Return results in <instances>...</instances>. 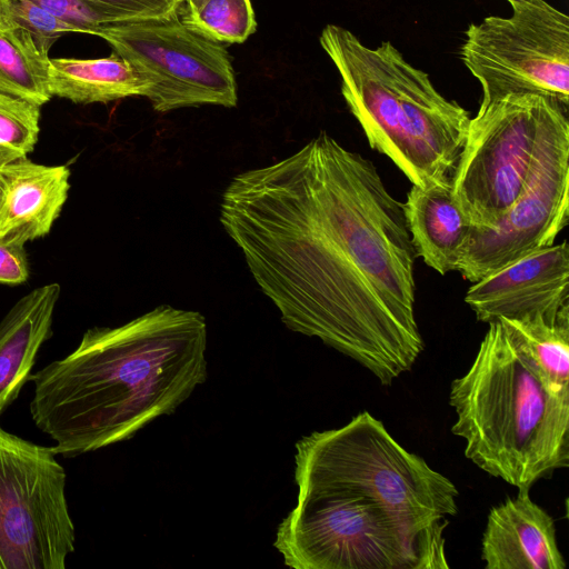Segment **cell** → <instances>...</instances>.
I'll return each mask as SVG.
<instances>
[{
  "label": "cell",
  "instance_id": "277c9868",
  "mask_svg": "<svg viewBox=\"0 0 569 569\" xmlns=\"http://www.w3.org/2000/svg\"><path fill=\"white\" fill-rule=\"evenodd\" d=\"M320 44L341 78V93L370 147L387 156L422 189L452 187L470 122L469 112L445 98L428 73L391 43L376 49L352 32L326 26Z\"/></svg>",
  "mask_w": 569,
  "mask_h": 569
},
{
  "label": "cell",
  "instance_id": "7a4b0ae2",
  "mask_svg": "<svg viewBox=\"0 0 569 569\" xmlns=\"http://www.w3.org/2000/svg\"><path fill=\"white\" fill-rule=\"evenodd\" d=\"M207 338L201 313L164 305L91 328L71 353L31 375L32 420L64 457L128 440L206 381Z\"/></svg>",
  "mask_w": 569,
  "mask_h": 569
},
{
  "label": "cell",
  "instance_id": "ffe728a7",
  "mask_svg": "<svg viewBox=\"0 0 569 569\" xmlns=\"http://www.w3.org/2000/svg\"><path fill=\"white\" fill-rule=\"evenodd\" d=\"M180 10L186 26L219 43H242L257 29L251 0H203Z\"/></svg>",
  "mask_w": 569,
  "mask_h": 569
},
{
  "label": "cell",
  "instance_id": "d4e9b609",
  "mask_svg": "<svg viewBox=\"0 0 569 569\" xmlns=\"http://www.w3.org/2000/svg\"><path fill=\"white\" fill-rule=\"evenodd\" d=\"M29 278L24 244L0 239V283L20 284Z\"/></svg>",
  "mask_w": 569,
  "mask_h": 569
},
{
  "label": "cell",
  "instance_id": "4fadbf2b",
  "mask_svg": "<svg viewBox=\"0 0 569 569\" xmlns=\"http://www.w3.org/2000/svg\"><path fill=\"white\" fill-rule=\"evenodd\" d=\"M486 569H565L552 517L519 490L491 508L481 539Z\"/></svg>",
  "mask_w": 569,
  "mask_h": 569
},
{
  "label": "cell",
  "instance_id": "603a6c76",
  "mask_svg": "<svg viewBox=\"0 0 569 569\" xmlns=\"http://www.w3.org/2000/svg\"><path fill=\"white\" fill-rule=\"evenodd\" d=\"M106 23L157 19L180 12L184 0H87Z\"/></svg>",
  "mask_w": 569,
  "mask_h": 569
},
{
  "label": "cell",
  "instance_id": "484cf974",
  "mask_svg": "<svg viewBox=\"0 0 569 569\" xmlns=\"http://www.w3.org/2000/svg\"><path fill=\"white\" fill-rule=\"evenodd\" d=\"M203 0H184L181 9L191 10L197 8Z\"/></svg>",
  "mask_w": 569,
  "mask_h": 569
},
{
  "label": "cell",
  "instance_id": "83f0119b",
  "mask_svg": "<svg viewBox=\"0 0 569 569\" xmlns=\"http://www.w3.org/2000/svg\"><path fill=\"white\" fill-rule=\"evenodd\" d=\"M507 1H508L509 3H512V2H515L516 0H507Z\"/></svg>",
  "mask_w": 569,
  "mask_h": 569
},
{
  "label": "cell",
  "instance_id": "8992f818",
  "mask_svg": "<svg viewBox=\"0 0 569 569\" xmlns=\"http://www.w3.org/2000/svg\"><path fill=\"white\" fill-rule=\"evenodd\" d=\"M448 523L426 527L357 496H305L279 523L273 546L296 569L448 568Z\"/></svg>",
  "mask_w": 569,
  "mask_h": 569
},
{
  "label": "cell",
  "instance_id": "9a60e30c",
  "mask_svg": "<svg viewBox=\"0 0 569 569\" xmlns=\"http://www.w3.org/2000/svg\"><path fill=\"white\" fill-rule=\"evenodd\" d=\"M60 291L58 283L36 288L0 321V417L30 380L38 352L52 335Z\"/></svg>",
  "mask_w": 569,
  "mask_h": 569
},
{
  "label": "cell",
  "instance_id": "2e32d148",
  "mask_svg": "<svg viewBox=\"0 0 569 569\" xmlns=\"http://www.w3.org/2000/svg\"><path fill=\"white\" fill-rule=\"evenodd\" d=\"M403 210L417 257L442 276L456 271L471 222L452 190L412 184Z\"/></svg>",
  "mask_w": 569,
  "mask_h": 569
},
{
  "label": "cell",
  "instance_id": "d6986e66",
  "mask_svg": "<svg viewBox=\"0 0 569 569\" xmlns=\"http://www.w3.org/2000/svg\"><path fill=\"white\" fill-rule=\"evenodd\" d=\"M553 390L569 393V313L556 321L542 315L498 319Z\"/></svg>",
  "mask_w": 569,
  "mask_h": 569
},
{
  "label": "cell",
  "instance_id": "ac0fdd59",
  "mask_svg": "<svg viewBox=\"0 0 569 569\" xmlns=\"http://www.w3.org/2000/svg\"><path fill=\"white\" fill-rule=\"evenodd\" d=\"M50 58L23 28L0 21V92L43 106L51 98Z\"/></svg>",
  "mask_w": 569,
  "mask_h": 569
},
{
  "label": "cell",
  "instance_id": "3957f363",
  "mask_svg": "<svg viewBox=\"0 0 569 569\" xmlns=\"http://www.w3.org/2000/svg\"><path fill=\"white\" fill-rule=\"evenodd\" d=\"M449 403L466 457L518 490L569 466V393L545 383L500 320L451 382Z\"/></svg>",
  "mask_w": 569,
  "mask_h": 569
},
{
  "label": "cell",
  "instance_id": "6da1fadb",
  "mask_svg": "<svg viewBox=\"0 0 569 569\" xmlns=\"http://www.w3.org/2000/svg\"><path fill=\"white\" fill-rule=\"evenodd\" d=\"M220 222L287 328L382 385L411 370L425 348L417 254L403 202L371 160L320 131L282 160L234 176Z\"/></svg>",
  "mask_w": 569,
  "mask_h": 569
},
{
  "label": "cell",
  "instance_id": "8fae6325",
  "mask_svg": "<svg viewBox=\"0 0 569 569\" xmlns=\"http://www.w3.org/2000/svg\"><path fill=\"white\" fill-rule=\"evenodd\" d=\"M558 104L539 138L525 186L491 229L471 224L456 271L476 282L500 268L552 246L569 219V119Z\"/></svg>",
  "mask_w": 569,
  "mask_h": 569
},
{
  "label": "cell",
  "instance_id": "5b68a950",
  "mask_svg": "<svg viewBox=\"0 0 569 569\" xmlns=\"http://www.w3.org/2000/svg\"><path fill=\"white\" fill-rule=\"evenodd\" d=\"M295 463L298 496H357L426 527L458 511L453 482L407 451L368 411L340 428L303 436Z\"/></svg>",
  "mask_w": 569,
  "mask_h": 569
},
{
  "label": "cell",
  "instance_id": "e0dca14e",
  "mask_svg": "<svg viewBox=\"0 0 569 569\" xmlns=\"http://www.w3.org/2000/svg\"><path fill=\"white\" fill-rule=\"evenodd\" d=\"M49 83L52 97L80 104L147 97L150 90V82L116 52L97 59H50Z\"/></svg>",
  "mask_w": 569,
  "mask_h": 569
},
{
  "label": "cell",
  "instance_id": "30bf717a",
  "mask_svg": "<svg viewBox=\"0 0 569 569\" xmlns=\"http://www.w3.org/2000/svg\"><path fill=\"white\" fill-rule=\"evenodd\" d=\"M97 36L149 82L146 98L159 112L237 106V82L224 47L169 17L106 23Z\"/></svg>",
  "mask_w": 569,
  "mask_h": 569
},
{
  "label": "cell",
  "instance_id": "7c38bea8",
  "mask_svg": "<svg viewBox=\"0 0 569 569\" xmlns=\"http://www.w3.org/2000/svg\"><path fill=\"white\" fill-rule=\"evenodd\" d=\"M569 247L563 240L527 254L473 282L466 303L479 321L569 313Z\"/></svg>",
  "mask_w": 569,
  "mask_h": 569
},
{
  "label": "cell",
  "instance_id": "44dd1931",
  "mask_svg": "<svg viewBox=\"0 0 569 569\" xmlns=\"http://www.w3.org/2000/svg\"><path fill=\"white\" fill-rule=\"evenodd\" d=\"M40 107L0 92V167L27 158L39 137Z\"/></svg>",
  "mask_w": 569,
  "mask_h": 569
},
{
  "label": "cell",
  "instance_id": "7402d4cb",
  "mask_svg": "<svg viewBox=\"0 0 569 569\" xmlns=\"http://www.w3.org/2000/svg\"><path fill=\"white\" fill-rule=\"evenodd\" d=\"M0 21L29 31L39 47L48 53L61 36L79 32L74 26L57 18L30 0H0Z\"/></svg>",
  "mask_w": 569,
  "mask_h": 569
},
{
  "label": "cell",
  "instance_id": "ba28073f",
  "mask_svg": "<svg viewBox=\"0 0 569 569\" xmlns=\"http://www.w3.org/2000/svg\"><path fill=\"white\" fill-rule=\"evenodd\" d=\"M510 4L509 18L471 23L461 46L482 100L533 93L569 107V17L545 0Z\"/></svg>",
  "mask_w": 569,
  "mask_h": 569
},
{
  "label": "cell",
  "instance_id": "cb8c5ba5",
  "mask_svg": "<svg viewBox=\"0 0 569 569\" xmlns=\"http://www.w3.org/2000/svg\"><path fill=\"white\" fill-rule=\"evenodd\" d=\"M57 18L74 26L79 33L97 36L106 21L87 0H30Z\"/></svg>",
  "mask_w": 569,
  "mask_h": 569
},
{
  "label": "cell",
  "instance_id": "52a82bcc",
  "mask_svg": "<svg viewBox=\"0 0 569 569\" xmlns=\"http://www.w3.org/2000/svg\"><path fill=\"white\" fill-rule=\"evenodd\" d=\"M558 104L562 103L533 93L481 100L470 118L451 187L472 226L496 227L516 201L541 132Z\"/></svg>",
  "mask_w": 569,
  "mask_h": 569
},
{
  "label": "cell",
  "instance_id": "4316f807",
  "mask_svg": "<svg viewBox=\"0 0 569 569\" xmlns=\"http://www.w3.org/2000/svg\"><path fill=\"white\" fill-rule=\"evenodd\" d=\"M1 192H2V182H1V179H0V196H1Z\"/></svg>",
  "mask_w": 569,
  "mask_h": 569
},
{
  "label": "cell",
  "instance_id": "5bb4252c",
  "mask_svg": "<svg viewBox=\"0 0 569 569\" xmlns=\"http://www.w3.org/2000/svg\"><path fill=\"white\" fill-rule=\"evenodd\" d=\"M67 166L28 158L0 167V239L24 244L44 237L60 216L70 189Z\"/></svg>",
  "mask_w": 569,
  "mask_h": 569
},
{
  "label": "cell",
  "instance_id": "9c48e42d",
  "mask_svg": "<svg viewBox=\"0 0 569 569\" xmlns=\"http://www.w3.org/2000/svg\"><path fill=\"white\" fill-rule=\"evenodd\" d=\"M74 542L52 447L0 428V569H64Z\"/></svg>",
  "mask_w": 569,
  "mask_h": 569
}]
</instances>
